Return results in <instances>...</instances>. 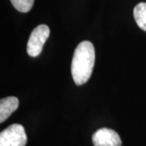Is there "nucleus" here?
Returning a JSON list of instances; mask_svg holds the SVG:
<instances>
[{
	"label": "nucleus",
	"instance_id": "f257e3e1",
	"mask_svg": "<svg viewBox=\"0 0 146 146\" xmlns=\"http://www.w3.org/2000/svg\"><path fill=\"white\" fill-rule=\"evenodd\" d=\"M95 64V50L92 42L84 41L75 50L72 61V76L77 85L85 84L90 78Z\"/></svg>",
	"mask_w": 146,
	"mask_h": 146
},
{
	"label": "nucleus",
	"instance_id": "f03ea898",
	"mask_svg": "<svg viewBox=\"0 0 146 146\" xmlns=\"http://www.w3.org/2000/svg\"><path fill=\"white\" fill-rule=\"evenodd\" d=\"M27 141L24 127L18 123L11 124L0 133V146H25Z\"/></svg>",
	"mask_w": 146,
	"mask_h": 146
},
{
	"label": "nucleus",
	"instance_id": "7ed1b4c3",
	"mask_svg": "<svg viewBox=\"0 0 146 146\" xmlns=\"http://www.w3.org/2000/svg\"><path fill=\"white\" fill-rule=\"evenodd\" d=\"M50 33V29L46 25H40L33 30L27 45V52L29 56L36 57L41 54Z\"/></svg>",
	"mask_w": 146,
	"mask_h": 146
},
{
	"label": "nucleus",
	"instance_id": "20e7f679",
	"mask_svg": "<svg viewBox=\"0 0 146 146\" xmlns=\"http://www.w3.org/2000/svg\"><path fill=\"white\" fill-rule=\"evenodd\" d=\"M94 146H121L122 141L120 136L115 131L103 127L93 135Z\"/></svg>",
	"mask_w": 146,
	"mask_h": 146
},
{
	"label": "nucleus",
	"instance_id": "39448f33",
	"mask_svg": "<svg viewBox=\"0 0 146 146\" xmlns=\"http://www.w3.org/2000/svg\"><path fill=\"white\" fill-rule=\"evenodd\" d=\"M19 100L16 97H7L1 99L0 102V123H3L11 115L17 110Z\"/></svg>",
	"mask_w": 146,
	"mask_h": 146
},
{
	"label": "nucleus",
	"instance_id": "423d86ee",
	"mask_svg": "<svg viewBox=\"0 0 146 146\" xmlns=\"http://www.w3.org/2000/svg\"><path fill=\"white\" fill-rule=\"evenodd\" d=\"M133 14L137 25L146 31V3H138L134 8Z\"/></svg>",
	"mask_w": 146,
	"mask_h": 146
},
{
	"label": "nucleus",
	"instance_id": "0eeeda50",
	"mask_svg": "<svg viewBox=\"0 0 146 146\" xmlns=\"http://www.w3.org/2000/svg\"><path fill=\"white\" fill-rule=\"evenodd\" d=\"M13 7L21 12H28L31 10L34 0H11Z\"/></svg>",
	"mask_w": 146,
	"mask_h": 146
}]
</instances>
